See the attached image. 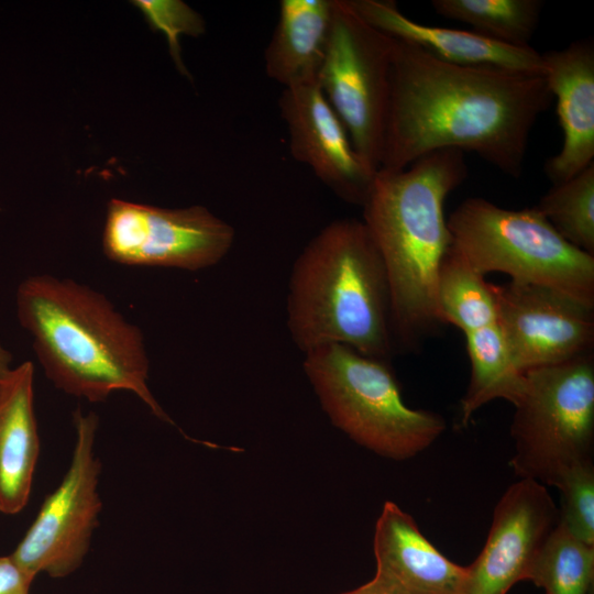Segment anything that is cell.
Wrapping results in <instances>:
<instances>
[{
    "label": "cell",
    "mask_w": 594,
    "mask_h": 594,
    "mask_svg": "<svg viewBox=\"0 0 594 594\" xmlns=\"http://www.w3.org/2000/svg\"><path fill=\"white\" fill-rule=\"evenodd\" d=\"M15 304L19 323L56 388L89 403L128 391L160 420L174 425L148 387L141 330L103 294L69 278L34 275L19 285Z\"/></svg>",
    "instance_id": "cell-2"
},
{
    "label": "cell",
    "mask_w": 594,
    "mask_h": 594,
    "mask_svg": "<svg viewBox=\"0 0 594 594\" xmlns=\"http://www.w3.org/2000/svg\"><path fill=\"white\" fill-rule=\"evenodd\" d=\"M302 369L331 422L383 458H415L446 430L441 415L406 405L385 360L332 343L305 352Z\"/></svg>",
    "instance_id": "cell-5"
},
{
    "label": "cell",
    "mask_w": 594,
    "mask_h": 594,
    "mask_svg": "<svg viewBox=\"0 0 594 594\" xmlns=\"http://www.w3.org/2000/svg\"><path fill=\"white\" fill-rule=\"evenodd\" d=\"M554 487L560 493L559 522L579 540L594 546V461L572 466Z\"/></svg>",
    "instance_id": "cell-24"
},
{
    "label": "cell",
    "mask_w": 594,
    "mask_h": 594,
    "mask_svg": "<svg viewBox=\"0 0 594 594\" xmlns=\"http://www.w3.org/2000/svg\"><path fill=\"white\" fill-rule=\"evenodd\" d=\"M395 38L332 0L324 57L317 81L342 121L366 169L381 168Z\"/></svg>",
    "instance_id": "cell-8"
},
{
    "label": "cell",
    "mask_w": 594,
    "mask_h": 594,
    "mask_svg": "<svg viewBox=\"0 0 594 594\" xmlns=\"http://www.w3.org/2000/svg\"><path fill=\"white\" fill-rule=\"evenodd\" d=\"M278 105L293 157L342 200L363 206L374 175L360 160L318 81L284 88Z\"/></svg>",
    "instance_id": "cell-13"
},
{
    "label": "cell",
    "mask_w": 594,
    "mask_h": 594,
    "mask_svg": "<svg viewBox=\"0 0 594 594\" xmlns=\"http://www.w3.org/2000/svg\"><path fill=\"white\" fill-rule=\"evenodd\" d=\"M466 176L464 152L436 151L404 169H378L362 206L388 278L394 338L409 346L443 324L437 280L452 245L444 202Z\"/></svg>",
    "instance_id": "cell-3"
},
{
    "label": "cell",
    "mask_w": 594,
    "mask_h": 594,
    "mask_svg": "<svg viewBox=\"0 0 594 594\" xmlns=\"http://www.w3.org/2000/svg\"><path fill=\"white\" fill-rule=\"evenodd\" d=\"M73 422L75 443L68 469L10 554L34 578L41 573L65 578L81 565L102 508L101 463L95 450L99 418L78 408Z\"/></svg>",
    "instance_id": "cell-9"
},
{
    "label": "cell",
    "mask_w": 594,
    "mask_h": 594,
    "mask_svg": "<svg viewBox=\"0 0 594 594\" xmlns=\"http://www.w3.org/2000/svg\"><path fill=\"white\" fill-rule=\"evenodd\" d=\"M341 594H400L397 590H395L392 585H389L387 582L382 580L381 578L374 575V578L366 582L365 584L341 593Z\"/></svg>",
    "instance_id": "cell-27"
},
{
    "label": "cell",
    "mask_w": 594,
    "mask_h": 594,
    "mask_svg": "<svg viewBox=\"0 0 594 594\" xmlns=\"http://www.w3.org/2000/svg\"><path fill=\"white\" fill-rule=\"evenodd\" d=\"M497 324L521 371L593 352L594 304L563 290L510 280L491 284Z\"/></svg>",
    "instance_id": "cell-11"
},
{
    "label": "cell",
    "mask_w": 594,
    "mask_h": 594,
    "mask_svg": "<svg viewBox=\"0 0 594 594\" xmlns=\"http://www.w3.org/2000/svg\"><path fill=\"white\" fill-rule=\"evenodd\" d=\"M1 382H2V380H0V387H1Z\"/></svg>",
    "instance_id": "cell-29"
},
{
    "label": "cell",
    "mask_w": 594,
    "mask_h": 594,
    "mask_svg": "<svg viewBox=\"0 0 594 594\" xmlns=\"http://www.w3.org/2000/svg\"><path fill=\"white\" fill-rule=\"evenodd\" d=\"M552 101L541 74L452 64L395 38L380 169L452 148L518 178L530 132Z\"/></svg>",
    "instance_id": "cell-1"
},
{
    "label": "cell",
    "mask_w": 594,
    "mask_h": 594,
    "mask_svg": "<svg viewBox=\"0 0 594 594\" xmlns=\"http://www.w3.org/2000/svg\"><path fill=\"white\" fill-rule=\"evenodd\" d=\"M286 317L302 353L334 343L380 360L391 354L388 278L363 221L334 220L306 244L292 268Z\"/></svg>",
    "instance_id": "cell-4"
},
{
    "label": "cell",
    "mask_w": 594,
    "mask_h": 594,
    "mask_svg": "<svg viewBox=\"0 0 594 594\" xmlns=\"http://www.w3.org/2000/svg\"><path fill=\"white\" fill-rule=\"evenodd\" d=\"M536 208L564 240L594 255V164L553 185Z\"/></svg>",
    "instance_id": "cell-23"
},
{
    "label": "cell",
    "mask_w": 594,
    "mask_h": 594,
    "mask_svg": "<svg viewBox=\"0 0 594 594\" xmlns=\"http://www.w3.org/2000/svg\"><path fill=\"white\" fill-rule=\"evenodd\" d=\"M332 0H283L265 50V70L284 88L316 81L328 43Z\"/></svg>",
    "instance_id": "cell-18"
},
{
    "label": "cell",
    "mask_w": 594,
    "mask_h": 594,
    "mask_svg": "<svg viewBox=\"0 0 594 594\" xmlns=\"http://www.w3.org/2000/svg\"><path fill=\"white\" fill-rule=\"evenodd\" d=\"M12 354L0 343V380L6 378L11 370Z\"/></svg>",
    "instance_id": "cell-28"
},
{
    "label": "cell",
    "mask_w": 594,
    "mask_h": 594,
    "mask_svg": "<svg viewBox=\"0 0 594 594\" xmlns=\"http://www.w3.org/2000/svg\"><path fill=\"white\" fill-rule=\"evenodd\" d=\"M375 575L400 594H464L466 566L443 556L397 504L385 502L376 520Z\"/></svg>",
    "instance_id": "cell-16"
},
{
    "label": "cell",
    "mask_w": 594,
    "mask_h": 594,
    "mask_svg": "<svg viewBox=\"0 0 594 594\" xmlns=\"http://www.w3.org/2000/svg\"><path fill=\"white\" fill-rule=\"evenodd\" d=\"M527 581L544 594H590L594 581V546L572 536L560 522L534 561Z\"/></svg>",
    "instance_id": "cell-22"
},
{
    "label": "cell",
    "mask_w": 594,
    "mask_h": 594,
    "mask_svg": "<svg viewBox=\"0 0 594 594\" xmlns=\"http://www.w3.org/2000/svg\"><path fill=\"white\" fill-rule=\"evenodd\" d=\"M34 410V366L13 367L0 387V512H21L30 497L40 455Z\"/></svg>",
    "instance_id": "cell-17"
},
{
    "label": "cell",
    "mask_w": 594,
    "mask_h": 594,
    "mask_svg": "<svg viewBox=\"0 0 594 594\" xmlns=\"http://www.w3.org/2000/svg\"><path fill=\"white\" fill-rule=\"evenodd\" d=\"M559 524L547 486L519 479L496 503L486 541L466 566L464 594H507L528 579L540 550Z\"/></svg>",
    "instance_id": "cell-12"
},
{
    "label": "cell",
    "mask_w": 594,
    "mask_h": 594,
    "mask_svg": "<svg viewBox=\"0 0 594 594\" xmlns=\"http://www.w3.org/2000/svg\"><path fill=\"white\" fill-rule=\"evenodd\" d=\"M132 3L142 12L153 31L167 40L170 56L183 75L188 72L183 63L180 35L199 36L205 33V21L199 13L180 0H138Z\"/></svg>",
    "instance_id": "cell-25"
},
{
    "label": "cell",
    "mask_w": 594,
    "mask_h": 594,
    "mask_svg": "<svg viewBox=\"0 0 594 594\" xmlns=\"http://www.w3.org/2000/svg\"><path fill=\"white\" fill-rule=\"evenodd\" d=\"M34 579L10 554L0 557V594H30Z\"/></svg>",
    "instance_id": "cell-26"
},
{
    "label": "cell",
    "mask_w": 594,
    "mask_h": 594,
    "mask_svg": "<svg viewBox=\"0 0 594 594\" xmlns=\"http://www.w3.org/2000/svg\"><path fill=\"white\" fill-rule=\"evenodd\" d=\"M234 238L233 227L202 206L161 208L112 198L102 250L122 265L200 271L218 264Z\"/></svg>",
    "instance_id": "cell-10"
},
{
    "label": "cell",
    "mask_w": 594,
    "mask_h": 594,
    "mask_svg": "<svg viewBox=\"0 0 594 594\" xmlns=\"http://www.w3.org/2000/svg\"><path fill=\"white\" fill-rule=\"evenodd\" d=\"M447 224L453 248L481 275L504 273L594 304V255L564 240L536 206L512 210L468 198Z\"/></svg>",
    "instance_id": "cell-6"
},
{
    "label": "cell",
    "mask_w": 594,
    "mask_h": 594,
    "mask_svg": "<svg viewBox=\"0 0 594 594\" xmlns=\"http://www.w3.org/2000/svg\"><path fill=\"white\" fill-rule=\"evenodd\" d=\"M367 23L389 36L413 44L443 62L491 66L514 72L544 74L542 54L532 46L507 45L475 31L425 24L402 13L391 0H348Z\"/></svg>",
    "instance_id": "cell-15"
},
{
    "label": "cell",
    "mask_w": 594,
    "mask_h": 594,
    "mask_svg": "<svg viewBox=\"0 0 594 594\" xmlns=\"http://www.w3.org/2000/svg\"><path fill=\"white\" fill-rule=\"evenodd\" d=\"M441 16L468 23L473 31L517 47L530 46L543 2L540 0H432Z\"/></svg>",
    "instance_id": "cell-21"
},
{
    "label": "cell",
    "mask_w": 594,
    "mask_h": 594,
    "mask_svg": "<svg viewBox=\"0 0 594 594\" xmlns=\"http://www.w3.org/2000/svg\"><path fill=\"white\" fill-rule=\"evenodd\" d=\"M464 336L471 378L461 399L462 426H466L474 413L492 400L505 399L514 404L525 381V374L514 363L497 323Z\"/></svg>",
    "instance_id": "cell-19"
},
{
    "label": "cell",
    "mask_w": 594,
    "mask_h": 594,
    "mask_svg": "<svg viewBox=\"0 0 594 594\" xmlns=\"http://www.w3.org/2000/svg\"><path fill=\"white\" fill-rule=\"evenodd\" d=\"M437 305L442 323L464 334L497 323L491 284L451 245L440 265Z\"/></svg>",
    "instance_id": "cell-20"
},
{
    "label": "cell",
    "mask_w": 594,
    "mask_h": 594,
    "mask_svg": "<svg viewBox=\"0 0 594 594\" xmlns=\"http://www.w3.org/2000/svg\"><path fill=\"white\" fill-rule=\"evenodd\" d=\"M542 58L562 131L561 148L544 163V173L558 185L594 164L593 41H574Z\"/></svg>",
    "instance_id": "cell-14"
},
{
    "label": "cell",
    "mask_w": 594,
    "mask_h": 594,
    "mask_svg": "<svg viewBox=\"0 0 594 594\" xmlns=\"http://www.w3.org/2000/svg\"><path fill=\"white\" fill-rule=\"evenodd\" d=\"M524 374L513 404L510 466L519 479L554 486L572 466L594 461V355Z\"/></svg>",
    "instance_id": "cell-7"
}]
</instances>
